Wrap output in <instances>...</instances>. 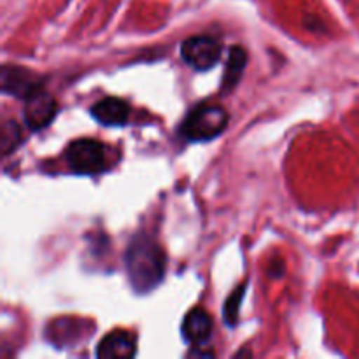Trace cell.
I'll return each mask as SVG.
<instances>
[{
  "instance_id": "1",
  "label": "cell",
  "mask_w": 359,
  "mask_h": 359,
  "mask_svg": "<svg viewBox=\"0 0 359 359\" xmlns=\"http://www.w3.org/2000/svg\"><path fill=\"white\" fill-rule=\"evenodd\" d=\"M125 266L133 290L137 293H147L163 280V249L147 233H137L126 248Z\"/></svg>"
},
{
  "instance_id": "2",
  "label": "cell",
  "mask_w": 359,
  "mask_h": 359,
  "mask_svg": "<svg viewBox=\"0 0 359 359\" xmlns=\"http://www.w3.org/2000/svg\"><path fill=\"white\" fill-rule=\"evenodd\" d=\"M228 111L217 104H200L188 112L181 125V135L189 142H207L226 130Z\"/></svg>"
},
{
  "instance_id": "3",
  "label": "cell",
  "mask_w": 359,
  "mask_h": 359,
  "mask_svg": "<svg viewBox=\"0 0 359 359\" xmlns=\"http://www.w3.org/2000/svg\"><path fill=\"white\" fill-rule=\"evenodd\" d=\"M67 165L74 174L95 175L109 167L107 147L95 139H77L65 149Z\"/></svg>"
},
{
  "instance_id": "4",
  "label": "cell",
  "mask_w": 359,
  "mask_h": 359,
  "mask_svg": "<svg viewBox=\"0 0 359 359\" xmlns=\"http://www.w3.org/2000/svg\"><path fill=\"white\" fill-rule=\"evenodd\" d=\"M181 56L198 72L212 69L223 56V46L212 35H193L181 44Z\"/></svg>"
},
{
  "instance_id": "5",
  "label": "cell",
  "mask_w": 359,
  "mask_h": 359,
  "mask_svg": "<svg viewBox=\"0 0 359 359\" xmlns=\"http://www.w3.org/2000/svg\"><path fill=\"white\" fill-rule=\"evenodd\" d=\"M56 112H58V104H56L55 97L42 88L25 98L23 118L32 132L46 128L55 119Z\"/></svg>"
},
{
  "instance_id": "6",
  "label": "cell",
  "mask_w": 359,
  "mask_h": 359,
  "mask_svg": "<svg viewBox=\"0 0 359 359\" xmlns=\"http://www.w3.org/2000/svg\"><path fill=\"white\" fill-rule=\"evenodd\" d=\"M42 88V79L32 70L18 65L2 67V91L18 98H27L34 91Z\"/></svg>"
},
{
  "instance_id": "7",
  "label": "cell",
  "mask_w": 359,
  "mask_h": 359,
  "mask_svg": "<svg viewBox=\"0 0 359 359\" xmlns=\"http://www.w3.org/2000/svg\"><path fill=\"white\" fill-rule=\"evenodd\" d=\"M182 337L193 347H202L212 335V318L207 311L196 307L182 321Z\"/></svg>"
},
{
  "instance_id": "8",
  "label": "cell",
  "mask_w": 359,
  "mask_h": 359,
  "mask_svg": "<svg viewBox=\"0 0 359 359\" xmlns=\"http://www.w3.org/2000/svg\"><path fill=\"white\" fill-rule=\"evenodd\" d=\"M90 114L100 125L105 126H123L128 123L130 105L125 100L116 97H107L91 105Z\"/></svg>"
},
{
  "instance_id": "9",
  "label": "cell",
  "mask_w": 359,
  "mask_h": 359,
  "mask_svg": "<svg viewBox=\"0 0 359 359\" xmlns=\"http://www.w3.org/2000/svg\"><path fill=\"white\" fill-rule=\"evenodd\" d=\"M135 337L128 332H112L100 340L97 347L98 358H133L135 356Z\"/></svg>"
},
{
  "instance_id": "10",
  "label": "cell",
  "mask_w": 359,
  "mask_h": 359,
  "mask_svg": "<svg viewBox=\"0 0 359 359\" xmlns=\"http://www.w3.org/2000/svg\"><path fill=\"white\" fill-rule=\"evenodd\" d=\"M245 63H248V53L242 46H231L228 51L226 58V70L223 74V91H231L241 81L242 74H244Z\"/></svg>"
},
{
  "instance_id": "11",
  "label": "cell",
  "mask_w": 359,
  "mask_h": 359,
  "mask_svg": "<svg viewBox=\"0 0 359 359\" xmlns=\"http://www.w3.org/2000/svg\"><path fill=\"white\" fill-rule=\"evenodd\" d=\"M23 140V133H21L20 125L13 119H7L2 123L0 128V149H2V156H9L16 147L20 146Z\"/></svg>"
},
{
  "instance_id": "12",
  "label": "cell",
  "mask_w": 359,
  "mask_h": 359,
  "mask_svg": "<svg viewBox=\"0 0 359 359\" xmlns=\"http://www.w3.org/2000/svg\"><path fill=\"white\" fill-rule=\"evenodd\" d=\"M245 297V283L241 284L233 290V293L226 298L223 307V316L224 321L228 326H235L238 323V312H241V305L244 302Z\"/></svg>"
}]
</instances>
